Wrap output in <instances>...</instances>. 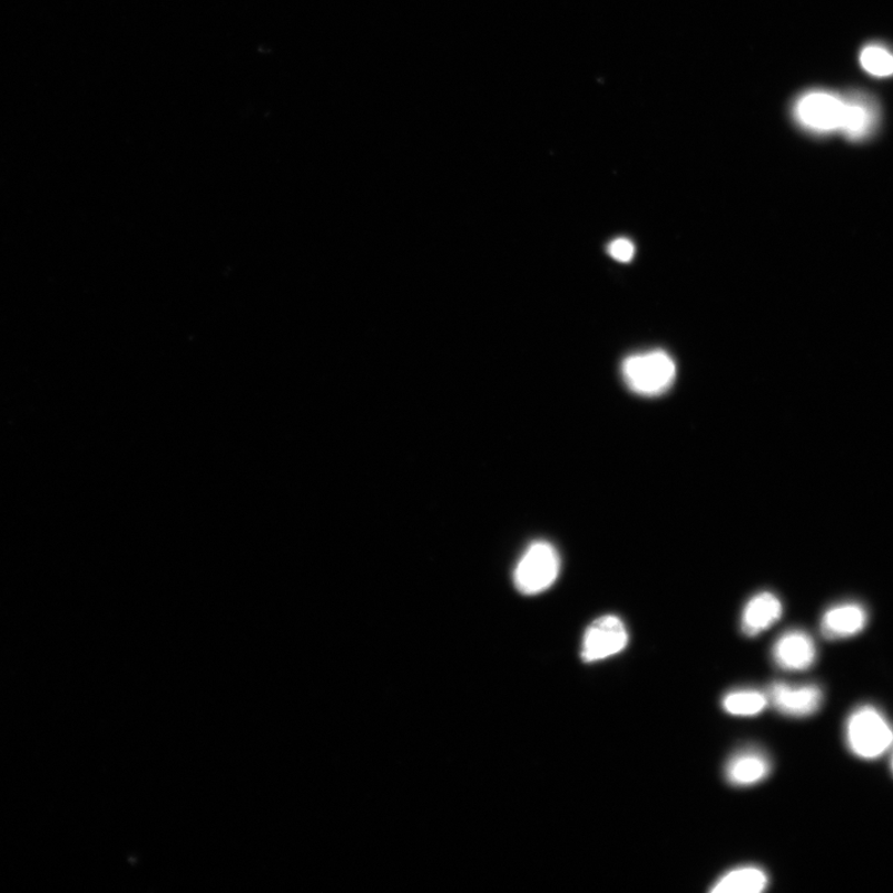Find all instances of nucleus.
<instances>
[{
    "label": "nucleus",
    "mask_w": 893,
    "mask_h": 893,
    "mask_svg": "<svg viewBox=\"0 0 893 893\" xmlns=\"http://www.w3.org/2000/svg\"><path fill=\"white\" fill-rule=\"evenodd\" d=\"M892 772H893V757H892Z\"/></svg>",
    "instance_id": "16"
},
{
    "label": "nucleus",
    "mask_w": 893,
    "mask_h": 893,
    "mask_svg": "<svg viewBox=\"0 0 893 893\" xmlns=\"http://www.w3.org/2000/svg\"><path fill=\"white\" fill-rule=\"evenodd\" d=\"M783 615L779 598L772 592H760L750 598L740 616V629L747 637H757L775 626Z\"/></svg>",
    "instance_id": "11"
},
{
    "label": "nucleus",
    "mask_w": 893,
    "mask_h": 893,
    "mask_svg": "<svg viewBox=\"0 0 893 893\" xmlns=\"http://www.w3.org/2000/svg\"><path fill=\"white\" fill-rule=\"evenodd\" d=\"M723 709L733 716H757L764 713L768 704L767 694L755 689H738L724 696Z\"/></svg>",
    "instance_id": "13"
},
{
    "label": "nucleus",
    "mask_w": 893,
    "mask_h": 893,
    "mask_svg": "<svg viewBox=\"0 0 893 893\" xmlns=\"http://www.w3.org/2000/svg\"><path fill=\"white\" fill-rule=\"evenodd\" d=\"M622 376L629 390L646 398H656L667 392L677 377V365L663 351L635 354L622 364Z\"/></svg>",
    "instance_id": "2"
},
{
    "label": "nucleus",
    "mask_w": 893,
    "mask_h": 893,
    "mask_svg": "<svg viewBox=\"0 0 893 893\" xmlns=\"http://www.w3.org/2000/svg\"><path fill=\"white\" fill-rule=\"evenodd\" d=\"M561 570L560 553L548 541H536L522 555L514 570L517 590L524 596L540 595L557 582Z\"/></svg>",
    "instance_id": "3"
},
{
    "label": "nucleus",
    "mask_w": 893,
    "mask_h": 893,
    "mask_svg": "<svg viewBox=\"0 0 893 893\" xmlns=\"http://www.w3.org/2000/svg\"><path fill=\"white\" fill-rule=\"evenodd\" d=\"M845 100L842 134L851 140H864L873 136L880 122V108L874 97L855 91L845 95Z\"/></svg>",
    "instance_id": "8"
},
{
    "label": "nucleus",
    "mask_w": 893,
    "mask_h": 893,
    "mask_svg": "<svg viewBox=\"0 0 893 893\" xmlns=\"http://www.w3.org/2000/svg\"><path fill=\"white\" fill-rule=\"evenodd\" d=\"M766 694L769 705L782 715L791 717L812 716L822 709L824 701V694L816 685L773 683Z\"/></svg>",
    "instance_id": "6"
},
{
    "label": "nucleus",
    "mask_w": 893,
    "mask_h": 893,
    "mask_svg": "<svg viewBox=\"0 0 893 893\" xmlns=\"http://www.w3.org/2000/svg\"><path fill=\"white\" fill-rule=\"evenodd\" d=\"M845 737L848 749L858 758L873 760L893 746V727L874 706H860L847 718Z\"/></svg>",
    "instance_id": "1"
},
{
    "label": "nucleus",
    "mask_w": 893,
    "mask_h": 893,
    "mask_svg": "<svg viewBox=\"0 0 893 893\" xmlns=\"http://www.w3.org/2000/svg\"><path fill=\"white\" fill-rule=\"evenodd\" d=\"M860 63L863 69L875 78H890L893 75V52L884 46L866 47L860 53Z\"/></svg>",
    "instance_id": "14"
},
{
    "label": "nucleus",
    "mask_w": 893,
    "mask_h": 893,
    "mask_svg": "<svg viewBox=\"0 0 893 893\" xmlns=\"http://www.w3.org/2000/svg\"><path fill=\"white\" fill-rule=\"evenodd\" d=\"M636 248L634 243L629 242L627 238L614 239V242L608 245V254L616 261H619V263H629V261L634 258Z\"/></svg>",
    "instance_id": "15"
},
{
    "label": "nucleus",
    "mask_w": 893,
    "mask_h": 893,
    "mask_svg": "<svg viewBox=\"0 0 893 893\" xmlns=\"http://www.w3.org/2000/svg\"><path fill=\"white\" fill-rule=\"evenodd\" d=\"M773 660L787 671H804L814 666L816 656L815 641L804 630L794 629L782 635L773 646Z\"/></svg>",
    "instance_id": "7"
},
{
    "label": "nucleus",
    "mask_w": 893,
    "mask_h": 893,
    "mask_svg": "<svg viewBox=\"0 0 893 893\" xmlns=\"http://www.w3.org/2000/svg\"><path fill=\"white\" fill-rule=\"evenodd\" d=\"M629 634L624 620L615 615L602 616L585 631L581 659L592 664L612 658L627 648Z\"/></svg>",
    "instance_id": "5"
},
{
    "label": "nucleus",
    "mask_w": 893,
    "mask_h": 893,
    "mask_svg": "<svg viewBox=\"0 0 893 893\" xmlns=\"http://www.w3.org/2000/svg\"><path fill=\"white\" fill-rule=\"evenodd\" d=\"M771 771V759L765 753L757 748H746L727 760L725 777L733 786L748 787L764 782Z\"/></svg>",
    "instance_id": "9"
},
{
    "label": "nucleus",
    "mask_w": 893,
    "mask_h": 893,
    "mask_svg": "<svg viewBox=\"0 0 893 893\" xmlns=\"http://www.w3.org/2000/svg\"><path fill=\"white\" fill-rule=\"evenodd\" d=\"M845 111V96L831 91L805 94L794 106V116L799 125L816 135L842 134Z\"/></svg>",
    "instance_id": "4"
},
{
    "label": "nucleus",
    "mask_w": 893,
    "mask_h": 893,
    "mask_svg": "<svg viewBox=\"0 0 893 893\" xmlns=\"http://www.w3.org/2000/svg\"><path fill=\"white\" fill-rule=\"evenodd\" d=\"M769 884L764 869L758 866H739L727 871L712 887L713 893H759Z\"/></svg>",
    "instance_id": "12"
},
{
    "label": "nucleus",
    "mask_w": 893,
    "mask_h": 893,
    "mask_svg": "<svg viewBox=\"0 0 893 893\" xmlns=\"http://www.w3.org/2000/svg\"><path fill=\"white\" fill-rule=\"evenodd\" d=\"M869 615L862 605L845 602L826 609L822 618V634L831 640L854 637L865 629Z\"/></svg>",
    "instance_id": "10"
}]
</instances>
